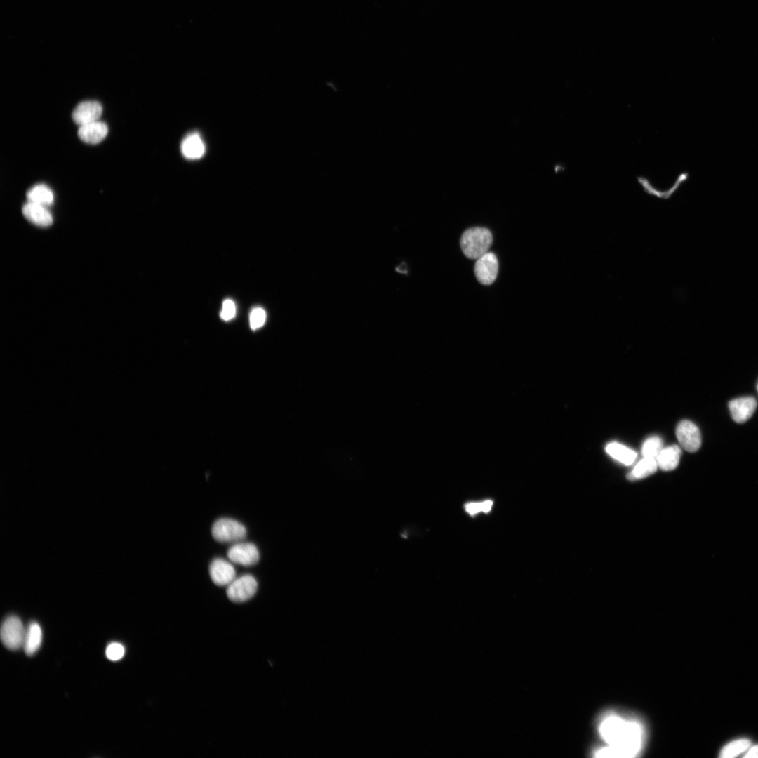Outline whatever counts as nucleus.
Wrapping results in <instances>:
<instances>
[{
	"instance_id": "nucleus-19",
	"label": "nucleus",
	"mask_w": 758,
	"mask_h": 758,
	"mask_svg": "<svg viewBox=\"0 0 758 758\" xmlns=\"http://www.w3.org/2000/svg\"><path fill=\"white\" fill-rule=\"evenodd\" d=\"M27 197L29 201L44 206L49 205L53 201L52 191L44 185H38L31 188L27 193Z\"/></svg>"
},
{
	"instance_id": "nucleus-27",
	"label": "nucleus",
	"mask_w": 758,
	"mask_h": 758,
	"mask_svg": "<svg viewBox=\"0 0 758 758\" xmlns=\"http://www.w3.org/2000/svg\"><path fill=\"white\" fill-rule=\"evenodd\" d=\"M493 502L492 500H485L484 502H481V512H483L484 513H488L491 510V507L493 506Z\"/></svg>"
},
{
	"instance_id": "nucleus-14",
	"label": "nucleus",
	"mask_w": 758,
	"mask_h": 758,
	"mask_svg": "<svg viewBox=\"0 0 758 758\" xmlns=\"http://www.w3.org/2000/svg\"><path fill=\"white\" fill-rule=\"evenodd\" d=\"M205 149L204 141L197 132L186 135L181 143V152L188 159L194 160L201 158L205 153Z\"/></svg>"
},
{
	"instance_id": "nucleus-9",
	"label": "nucleus",
	"mask_w": 758,
	"mask_h": 758,
	"mask_svg": "<svg viewBox=\"0 0 758 758\" xmlns=\"http://www.w3.org/2000/svg\"><path fill=\"white\" fill-rule=\"evenodd\" d=\"M102 107L97 101L88 100L80 102L72 112V119L78 125L82 126L98 121L101 116Z\"/></svg>"
},
{
	"instance_id": "nucleus-8",
	"label": "nucleus",
	"mask_w": 758,
	"mask_h": 758,
	"mask_svg": "<svg viewBox=\"0 0 758 758\" xmlns=\"http://www.w3.org/2000/svg\"><path fill=\"white\" fill-rule=\"evenodd\" d=\"M227 557L232 562L250 566L255 564L260 558L257 547L251 543H238L227 550Z\"/></svg>"
},
{
	"instance_id": "nucleus-7",
	"label": "nucleus",
	"mask_w": 758,
	"mask_h": 758,
	"mask_svg": "<svg viewBox=\"0 0 758 758\" xmlns=\"http://www.w3.org/2000/svg\"><path fill=\"white\" fill-rule=\"evenodd\" d=\"M474 271L477 279L481 284H492L498 272V262L496 255L492 252H487L477 259Z\"/></svg>"
},
{
	"instance_id": "nucleus-26",
	"label": "nucleus",
	"mask_w": 758,
	"mask_h": 758,
	"mask_svg": "<svg viewBox=\"0 0 758 758\" xmlns=\"http://www.w3.org/2000/svg\"><path fill=\"white\" fill-rule=\"evenodd\" d=\"M744 757L747 758H758V745L752 747Z\"/></svg>"
},
{
	"instance_id": "nucleus-25",
	"label": "nucleus",
	"mask_w": 758,
	"mask_h": 758,
	"mask_svg": "<svg viewBox=\"0 0 758 758\" xmlns=\"http://www.w3.org/2000/svg\"><path fill=\"white\" fill-rule=\"evenodd\" d=\"M465 511L471 516H474L479 512H481V503H469L465 505Z\"/></svg>"
},
{
	"instance_id": "nucleus-3",
	"label": "nucleus",
	"mask_w": 758,
	"mask_h": 758,
	"mask_svg": "<svg viewBox=\"0 0 758 758\" xmlns=\"http://www.w3.org/2000/svg\"><path fill=\"white\" fill-rule=\"evenodd\" d=\"M211 534L220 543H236L246 536L245 526L239 521L230 518H220L212 526Z\"/></svg>"
},
{
	"instance_id": "nucleus-20",
	"label": "nucleus",
	"mask_w": 758,
	"mask_h": 758,
	"mask_svg": "<svg viewBox=\"0 0 758 758\" xmlns=\"http://www.w3.org/2000/svg\"><path fill=\"white\" fill-rule=\"evenodd\" d=\"M750 745V740L747 738H740L731 741L722 749L719 757L722 758L736 757L747 750Z\"/></svg>"
},
{
	"instance_id": "nucleus-21",
	"label": "nucleus",
	"mask_w": 758,
	"mask_h": 758,
	"mask_svg": "<svg viewBox=\"0 0 758 758\" xmlns=\"http://www.w3.org/2000/svg\"><path fill=\"white\" fill-rule=\"evenodd\" d=\"M663 449V441L658 436L648 438L643 444L641 453L644 458L656 459L658 455Z\"/></svg>"
},
{
	"instance_id": "nucleus-15",
	"label": "nucleus",
	"mask_w": 758,
	"mask_h": 758,
	"mask_svg": "<svg viewBox=\"0 0 758 758\" xmlns=\"http://www.w3.org/2000/svg\"><path fill=\"white\" fill-rule=\"evenodd\" d=\"M681 454V448L677 445L663 448L656 459L658 467L664 471L675 469L679 464Z\"/></svg>"
},
{
	"instance_id": "nucleus-6",
	"label": "nucleus",
	"mask_w": 758,
	"mask_h": 758,
	"mask_svg": "<svg viewBox=\"0 0 758 758\" xmlns=\"http://www.w3.org/2000/svg\"><path fill=\"white\" fill-rule=\"evenodd\" d=\"M676 435L681 447L689 452H695L701 445L698 427L691 421L681 420L677 426Z\"/></svg>"
},
{
	"instance_id": "nucleus-18",
	"label": "nucleus",
	"mask_w": 758,
	"mask_h": 758,
	"mask_svg": "<svg viewBox=\"0 0 758 758\" xmlns=\"http://www.w3.org/2000/svg\"><path fill=\"white\" fill-rule=\"evenodd\" d=\"M657 468L658 464L656 459L644 458L627 474V479L634 481L646 477L654 473Z\"/></svg>"
},
{
	"instance_id": "nucleus-11",
	"label": "nucleus",
	"mask_w": 758,
	"mask_h": 758,
	"mask_svg": "<svg viewBox=\"0 0 758 758\" xmlns=\"http://www.w3.org/2000/svg\"><path fill=\"white\" fill-rule=\"evenodd\" d=\"M209 574L215 585L224 586L229 585L235 578L236 572L230 562L223 559L217 558L210 564Z\"/></svg>"
},
{
	"instance_id": "nucleus-22",
	"label": "nucleus",
	"mask_w": 758,
	"mask_h": 758,
	"mask_svg": "<svg viewBox=\"0 0 758 758\" xmlns=\"http://www.w3.org/2000/svg\"><path fill=\"white\" fill-rule=\"evenodd\" d=\"M125 653L124 646L118 642H112L109 644L105 651L106 656L108 659L116 661L122 658Z\"/></svg>"
},
{
	"instance_id": "nucleus-16",
	"label": "nucleus",
	"mask_w": 758,
	"mask_h": 758,
	"mask_svg": "<svg viewBox=\"0 0 758 758\" xmlns=\"http://www.w3.org/2000/svg\"><path fill=\"white\" fill-rule=\"evenodd\" d=\"M42 641V630L36 622L29 624L25 630L23 648L27 656L34 655L40 648Z\"/></svg>"
},
{
	"instance_id": "nucleus-12",
	"label": "nucleus",
	"mask_w": 758,
	"mask_h": 758,
	"mask_svg": "<svg viewBox=\"0 0 758 758\" xmlns=\"http://www.w3.org/2000/svg\"><path fill=\"white\" fill-rule=\"evenodd\" d=\"M22 213L29 221L40 227H48L53 222L51 213L44 205L37 203H26L22 207Z\"/></svg>"
},
{
	"instance_id": "nucleus-28",
	"label": "nucleus",
	"mask_w": 758,
	"mask_h": 758,
	"mask_svg": "<svg viewBox=\"0 0 758 758\" xmlns=\"http://www.w3.org/2000/svg\"><path fill=\"white\" fill-rule=\"evenodd\" d=\"M757 390H758V385H757Z\"/></svg>"
},
{
	"instance_id": "nucleus-10",
	"label": "nucleus",
	"mask_w": 758,
	"mask_h": 758,
	"mask_svg": "<svg viewBox=\"0 0 758 758\" xmlns=\"http://www.w3.org/2000/svg\"><path fill=\"white\" fill-rule=\"evenodd\" d=\"M757 401L752 397H740L729 403V408L733 420L738 423H743L753 415L757 408Z\"/></svg>"
},
{
	"instance_id": "nucleus-24",
	"label": "nucleus",
	"mask_w": 758,
	"mask_h": 758,
	"mask_svg": "<svg viewBox=\"0 0 758 758\" xmlns=\"http://www.w3.org/2000/svg\"><path fill=\"white\" fill-rule=\"evenodd\" d=\"M235 312L236 308L234 302L232 300L227 299L223 302L220 317L225 321L230 320L234 317Z\"/></svg>"
},
{
	"instance_id": "nucleus-17",
	"label": "nucleus",
	"mask_w": 758,
	"mask_h": 758,
	"mask_svg": "<svg viewBox=\"0 0 758 758\" xmlns=\"http://www.w3.org/2000/svg\"><path fill=\"white\" fill-rule=\"evenodd\" d=\"M606 453L621 463L630 465L637 458V453L618 442H611L606 446Z\"/></svg>"
},
{
	"instance_id": "nucleus-23",
	"label": "nucleus",
	"mask_w": 758,
	"mask_h": 758,
	"mask_svg": "<svg viewBox=\"0 0 758 758\" xmlns=\"http://www.w3.org/2000/svg\"><path fill=\"white\" fill-rule=\"evenodd\" d=\"M266 314L260 307L254 308L250 314V326L253 330L260 328L265 323Z\"/></svg>"
},
{
	"instance_id": "nucleus-5",
	"label": "nucleus",
	"mask_w": 758,
	"mask_h": 758,
	"mask_svg": "<svg viewBox=\"0 0 758 758\" xmlns=\"http://www.w3.org/2000/svg\"><path fill=\"white\" fill-rule=\"evenodd\" d=\"M257 589L258 583L255 578L250 574H245L234 578L228 585L226 593L230 601L241 603L252 598Z\"/></svg>"
},
{
	"instance_id": "nucleus-4",
	"label": "nucleus",
	"mask_w": 758,
	"mask_h": 758,
	"mask_svg": "<svg viewBox=\"0 0 758 758\" xmlns=\"http://www.w3.org/2000/svg\"><path fill=\"white\" fill-rule=\"evenodd\" d=\"M26 628L16 616H9L2 623L1 639L4 645L10 650H18L23 647Z\"/></svg>"
},
{
	"instance_id": "nucleus-13",
	"label": "nucleus",
	"mask_w": 758,
	"mask_h": 758,
	"mask_svg": "<svg viewBox=\"0 0 758 758\" xmlns=\"http://www.w3.org/2000/svg\"><path fill=\"white\" fill-rule=\"evenodd\" d=\"M107 133V126L104 122L95 121L80 126L78 136L84 142L97 144L106 137Z\"/></svg>"
},
{
	"instance_id": "nucleus-2",
	"label": "nucleus",
	"mask_w": 758,
	"mask_h": 758,
	"mask_svg": "<svg viewBox=\"0 0 758 758\" xmlns=\"http://www.w3.org/2000/svg\"><path fill=\"white\" fill-rule=\"evenodd\" d=\"M492 234L484 227H472L464 232L460 247L466 257L478 259L487 252L492 244Z\"/></svg>"
},
{
	"instance_id": "nucleus-1",
	"label": "nucleus",
	"mask_w": 758,
	"mask_h": 758,
	"mask_svg": "<svg viewBox=\"0 0 758 758\" xmlns=\"http://www.w3.org/2000/svg\"><path fill=\"white\" fill-rule=\"evenodd\" d=\"M598 732L606 745L595 751L599 757L633 758L641 752L645 741L641 724L616 713L605 715Z\"/></svg>"
}]
</instances>
